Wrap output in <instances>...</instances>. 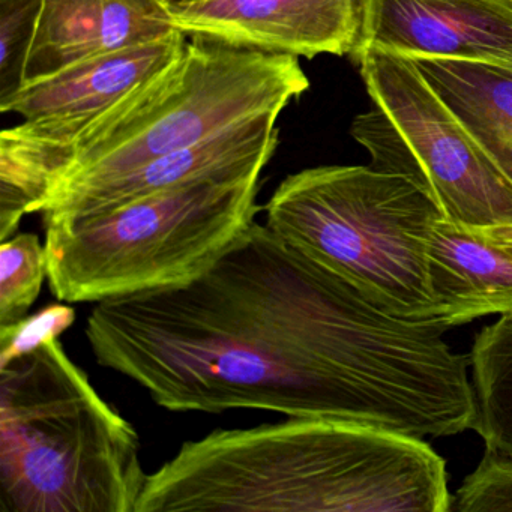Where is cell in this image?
<instances>
[{"mask_svg": "<svg viewBox=\"0 0 512 512\" xmlns=\"http://www.w3.org/2000/svg\"><path fill=\"white\" fill-rule=\"evenodd\" d=\"M136 428L61 340L0 367V512H136Z\"/></svg>", "mask_w": 512, "mask_h": 512, "instance_id": "cell-3", "label": "cell"}, {"mask_svg": "<svg viewBox=\"0 0 512 512\" xmlns=\"http://www.w3.org/2000/svg\"><path fill=\"white\" fill-rule=\"evenodd\" d=\"M452 511L512 512V460L484 452L454 494Z\"/></svg>", "mask_w": 512, "mask_h": 512, "instance_id": "cell-19", "label": "cell"}, {"mask_svg": "<svg viewBox=\"0 0 512 512\" xmlns=\"http://www.w3.org/2000/svg\"><path fill=\"white\" fill-rule=\"evenodd\" d=\"M265 212L275 235L377 307L401 319L439 317L428 250L445 217L415 182L374 167H313L287 176Z\"/></svg>", "mask_w": 512, "mask_h": 512, "instance_id": "cell-4", "label": "cell"}, {"mask_svg": "<svg viewBox=\"0 0 512 512\" xmlns=\"http://www.w3.org/2000/svg\"><path fill=\"white\" fill-rule=\"evenodd\" d=\"M431 286L446 328L512 311V256L478 229L442 218L431 232Z\"/></svg>", "mask_w": 512, "mask_h": 512, "instance_id": "cell-13", "label": "cell"}, {"mask_svg": "<svg viewBox=\"0 0 512 512\" xmlns=\"http://www.w3.org/2000/svg\"><path fill=\"white\" fill-rule=\"evenodd\" d=\"M76 322L70 305L52 304L14 325L0 328V367L61 335Z\"/></svg>", "mask_w": 512, "mask_h": 512, "instance_id": "cell-20", "label": "cell"}, {"mask_svg": "<svg viewBox=\"0 0 512 512\" xmlns=\"http://www.w3.org/2000/svg\"><path fill=\"white\" fill-rule=\"evenodd\" d=\"M365 88L376 109L353 121L352 134L374 169L415 182L467 229L512 226V181L464 130L407 56L358 47Z\"/></svg>", "mask_w": 512, "mask_h": 512, "instance_id": "cell-7", "label": "cell"}, {"mask_svg": "<svg viewBox=\"0 0 512 512\" xmlns=\"http://www.w3.org/2000/svg\"><path fill=\"white\" fill-rule=\"evenodd\" d=\"M409 59L464 130L512 181V65L427 56Z\"/></svg>", "mask_w": 512, "mask_h": 512, "instance_id": "cell-14", "label": "cell"}, {"mask_svg": "<svg viewBox=\"0 0 512 512\" xmlns=\"http://www.w3.org/2000/svg\"><path fill=\"white\" fill-rule=\"evenodd\" d=\"M259 178L202 182L44 223L49 284L67 304L187 286L256 223Z\"/></svg>", "mask_w": 512, "mask_h": 512, "instance_id": "cell-5", "label": "cell"}, {"mask_svg": "<svg viewBox=\"0 0 512 512\" xmlns=\"http://www.w3.org/2000/svg\"><path fill=\"white\" fill-rule=\"evenodd\" d=\"M190 38L175 62L83 130L58 188L127 172L239 122L281 113L310 88L296 56Z\"/></svg>", "mask_w": 512, "mask_h": 512, "instance_id": "cell-6", "label": "cell"}, {"mask_svg": "<svg viewBox=\"0 0 512 512\" xmlns=\"http://www.w3.org/2000/svg\"><path fill=\"white\" fill-rule=\"evenodd\" d=\"M176 28L239 49L313 59L352 55L359 0H199L167 4Z\"/></svg>", "mask_w": 512, "mask_h": 512, "instance_id": "cell-9", "label": "cell"}, {"mask_svg": "<svg viewBox=\"0 0 512 512\" xmlns=\"http://www.w3.org/2000/svg\"><path fill=\"white\" fill-rule=\"evenodd\" d=\"M359 13L356 49L512 65V14L496 0H359Z\"/></svg>", "mask_w": 512, "mask_h": 512, "instance_id": "cell-11", "label": "cell"}, {"mask_svg": "<svg viewBox=\"0 0 512 512\" xmlns=\"http://www.w3.org/2000/svg\"><path fill=\"white\" fill-rule=\"evenodd\" d=\"M496 2L512 14V0H496Z\"/></svg>", "mask_w": 512, "mask_h": 512, "instance_id": "cell-22", "label": "cell"}, {"mask_svg": "<svg viewBox=\"0 0 512 512\" xmlns=\"http://www.w3.org/2000/svg\"><path fill=\"white\" fill-rule=\"evenodd\" d=\"M278 116V112L263 113L127 172L58 188L40 212L43 221L101 214L152 194L202 182L260 178L278 146Z\"/></svg>", "mask_w": 512, "mask_h": 512, "instance_id": "cell-8", "label": "cell"}, {"mask_svg": "<svg viewBox=\"0 0 512 512\" xmlns=\"http://www.w3.org/2000/svg\"><path fill=\"white\" fill-rule=\"evenodd\" d=\"M166 4H191V2H199V0H164Z\"/></svg>", "mask_w": 512, "mask_h": 512, "instance_id": "cell-23", "label": "cell"}, {"mask_svg": "<svg viewBox=\"0 0 512 512\" xmlns=\"http://www.w3.org/2000/svg\"><path fill=\"white\" fill-rule=\"evenodd\" d=\"M44 0H0V110L25 88Z\"/></svg>", "mask_w": 512, "mask_h": 512, "instance_id": "cell-18", "label": "cell"}, {"mask_svg": "<svg viewBox=\"0 0 512 512\" xmlns=\"http://www.w3.org/2000/svg\"><path fill=\"white\" fill-rule=\"evenodd\" d=\"M49 278L46 244L35 233H19L0 245V328L29 316Z\"/></svg>", "mask_w": 512, "mask_h": 512, "instance_id": "cell-17", "label": "cell"}, {"mask_svg": "<svg viewBox=\"0 0 512 512\" xmlns=\"http://www.w3.org/2000/svg\"><path fill=\"white\" fill-rule=\"evenodd\" d=\"M254 223L187 286L98 302V364L172 412L269 410L427 439L473 430L469 355Z\"/></svg>", "mask_w": 512, "mask_h": 512, "instance_id": "cell-1", "label": "cell"}, {"mask_svg": "<svg viewBox=\"0 0 512 512\" xmlns=\"http://www.w3.org/2000/svg\"><path fill=\"white\" fill-rule=\"evenodd\" d=\"M71 148L25 124L0 136V241L16 235L23 217L43 211L70 172Z\"/></svg>", "mask_w": 512, "mask_h": 512, "instance_id": "cell-15", "label": "cell"}, {"mask_svg": "<svg viewBox=\"0 0 512 512\" xmlns=\"http://www.w3.org/2000/svg\"><path fill=\"white\" fill-rule=\"evenodd\" d=\"M475 392L473 430L485 452L512 460V311L484 326L469 353Z\"/></svg>", "mask_w": 512, "mask_h": 512, "instance_id": "cell-16", "label": "cell"}, {"mask_svg": "<svg viewBox=\"0 0 512 512\" xmlns=\"http://www.w3.org/2000/svg\"><path fill=\"white\" fill-rule=\"evenodd\" d=\"M446 463L419 437L289 418L188 440L148 473L136 512H449Z\"/></svg>", "mask_w": 512, "mask_h": 512, "instance_id": "cell-2", "label": "cell"}, {"mask_svg": "<svg viewBox=\"0 0 512 512\" xmlns=\"http://www.w3.org/2000/svg\"><path fill=\"white\" fill-rule=\"evenodd\" d=\"M176 31L164 0H44L25 85Z\"/></svg>", "mask_w": 512, "mask_h": 512, "instance_id": "cell-12", "label": "cell"}, {"mask_svg": "<svg viewBox=\"0 0 512 512\" xmlns=\"http://www.w3.org/2000/svg\"><path fill=\"white\" fill-rule=\"evenodd\" d=\"M188 35L160 40L79 62L55 76L29 83L2 109L16 113L38 136L73 148L95 119L184 53Z\"/></svg>", "mask_w": 512, "mask_h": 512, "instance_id": "cell-10", "label": "cell"}, {"mask_svg": "<svg viewBox=\"0 0 512 512\" xmlns=\"http://www.w3.org/2000/svg\"><path fill=\"white\" fill-rule=\"evenodd\" d=\"M478 230L484 238L512 256V226L487 227V229Z\"/></svg>", "mask_w": 512, "mask_h": 512, "instance_id": "cell-21", "label": "cell"}]
</instances>
